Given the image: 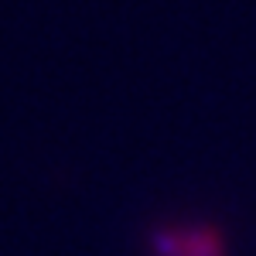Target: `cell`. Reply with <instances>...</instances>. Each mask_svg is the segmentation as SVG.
Masks as SVG:
<instances>
[{
    "label": "cell",
    "instance_id": "6da1fadb",
    "mask_svg": "<svg viewBox=\"0 0 256 256\" xmlns=\"http://www.w3.org/2000/svg\"><path fill=\"white\" fill-rule=\"evenodd\" d=\"M150 256H222V239L205 226H160L150 232Z\"/></svg>",
    "mask_w": 256,
    "mask_h": 256
}]
</instances>
